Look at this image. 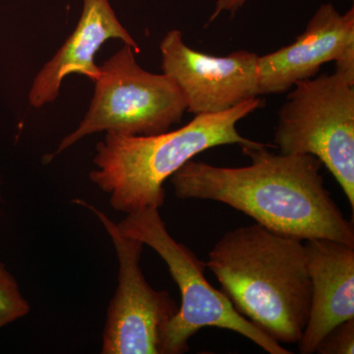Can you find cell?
Segmentation results:
<instances>
[{
    "instance_id": "cell-1",
    "label": "cell",
    "mask_w": 354,
    "mask_h": 354,
    "mask_svg": "<svg viewBox=\"0 0 354 354\" xmlns=\"http://www.w3.org/2000/svg\"><path fill=\"white\" fill-rule=\"evenodd\" d=\"M268 145L241 148L251 165L221 167L190 160L171 177L178 199L228 205L278 234L300 241L330 239L354 246L353 221L325 188L322 162L307 153H274Z\"/></svg>"
},
{
    "instance_id": "cell-2",
    "label": "cell",
    "mask_w": 354,
    "mask_h": 354,
    "mask_svg": "<svg viewBox=\"0 0 354 354\" xmlns=\"http://www.w3.org/2000/svg\"><path fill=\"white\" fill-rule=\"evenodd\" d=\"M206 264L242 316L279 344H298L312 297L302 241L256 223L223 234Z\"/></svg>"
},
{
    "instance_id": "cell-3",
    "label": "cell",
    "mask_w": 354,
    "mask_h": 354,
    "mask_svg": "<svg viewBox=\"0 0 354 354\" xmlns=\"http://www.w3.org/2000/svg\"><path fill=\"white\" fill-rule=\"evenodd\" d=\"M262 106L259 97L223 113L197 114L172 131L151 136L106 132L95 146L90 179L109 196L115 211L130 214L165 204L164 184L186 162L209 149L225 145L259 146L237 131L239 121Z\"/></svg>"
},
{
    "instance_id": "cell-4",
    "label": "cell",
    "mask_w": 354,
    "mask_h": 354,
    "mask_svg": "<svg viewBox=\"0 0 354 354\" xmlns=\"http://www.w3.org/2000/svg\"><path fill=\"white\" fill-rule=\"evenodd\" d=\"M127 215L118 223L120 232L155 250L180 290L181 304L162 332L160 354L187 353L190 337L207 327L232 330L270 354L291 353L242 316L223 291L209 285L205 277L206 262L169 234L158 209H142Z\"/></svg>"
},
{
    "instance_id": "cell-5",
    "label": "cell",
    "mask_w": 354,
    "mask_h": 354,
    "mask_svg": "<svg viewBox=\"0 0 354 354\" xmlns=\"http://www.w3.org/2000/svg\"><path fill=\"white\" fill-rule=\"evenodd\" d=\"M94 83L87 113L78 127L62 139L55 155L94 133L160 134L180 122L187 111V102L177 84L167 74L142 68L134 50L127 44L100 65Z\"/></svg>"
},
{
    "instance_id": "cell-6",
    "label": "cell",
    "mask_w": 354,
    "mask_h": 354,
    "mask_svg": "<svg viewBox=\"0 0 354 354\" xmlns=\"http://www.w3.org/2000/svg\"><path fill=\"white\" fill-rule=\"evenodd\" d=\"M279 111L274 143L279 153L318 158L354 209V86L339 74L293 86Z\"/></svg>"
},
{
    "instance_id": "cell-7",
    "label": "cell",
    "mask_w": 354,
    "mask_h": 354,
    "mask_svg": "<svg viewBox=\"0 0 354 354\" xmlns=\"http://www.w3.org/2000/svg\"><path fill=\"white\" fill-rule=\"evenodd\" d=\"M93 212L106 228L118 260V286L109 302L102 334V354H160L165 326L179 306L167 290L149 285L140 267L144 244L127 236L101 209L81 199L72 201Z\"/></svg>"
},
{
    "instance_id": "cell-8",
    "label": "cell",
    "mask_w": 354,
    "mask_h": 354,
    "mask_svg": "<svg viewBox=\"0 0 354 354\" xmlns=\"http://www.w3.org/2000/svg\"><path fill=\"white\" fill-rule=\"evenodd\" d=\"M162 73L183 91L187 111L223 113L259 97V55L236 50L215 57L191 48L179 30L167 32L160 44Z\"/></svg>"
},
{
    "instance_id": "cell-9",
    "label": "cell",
    "mask_w": 354,
    "mask_h": 354,
    "mask_svg": "<svg viewBox=\"0 0 354 354\" xmlns=\"http://www.w3.org/2000/svg\"><path fill=\"white\" fill-rule=\"evenodd\" d=\"M354 46V8L339 13L324 3L292 44L258 57L261 95L279 94L316 75Z\"/></svg>"
},
{
    "instance_id": "cell-10",
    "label": "cell",
    "mask_w": 354,
    "mask_h": 354,
    "mask_svg": "<svg viewBox=\"0 0 354 354\" xmlns=\"http://www.w3.org/2000/svg\"><path fill=\"white\" fill-rule=\"evenodd\" d=\"M118 39L139 51L137 41L123 27L109 0H83V10L75 30L32 81L29 101L32 108L51 104L59 95L62 81L71 74L94 82L100 75L95 57L102 44Z\"/></svg>"
},
{
    "instance_id": "cell-11",
    "label": "cell",
    "mask_w": 354,
    "mask_h": 354,
    "mask_svg": "<svg viewBox=\"0 0 354 354\" xmlns=\"http://www.w3.org/2000/svg\"><path fill=\"white\" fill-rule=\"evenodd\" d=\"M305 241L311 307L297 344L300 353L312 354L333 328L354 318V246L325 239Z\"/></svg>"
},
{
    "instance_id": "cell-12",
    "label": "cell",
    "mask_w": 354,
    "mask_h": 354,
    "mask_svg": "<svg viewBox=\"0 0 354 354\" xmlns=\"http://www.w3.org/2000/svg\"><path fill=\"white\" fill-rule=\"evenodd\" d=\"M30 309L17 281L0 262V329L27 315Z\"/></svg>"
},
{
    "instance_id": "cell-13",
    "label": "cell",
    "mask_w": 354,
    "mask_h": 354,
    "mask_svg": "<svg viewBox=\"0 0 354 354\" xmlns=\"http://www.w3.org/2000/svg\"><path fill=\"white\" fill-rule=\"evenodd\" d=\"M319 354L354 353V318L339 324L321 339L317 346Z\"/></svg>"
},
{
    "instance_id": "cell-14",
    "label": "cell",
    "mask_w": 354,
    "mask_h": 354,
    "mask_svg": "<svg viewBox=\"0 0 354 354\" xmlns=\"http://www.w3.org/2000/svg\"><path fill=\"white\" fill-rule=\"evenodd\" d=\"M334 62L335 73L339 74L346 82L354 86V46L348 48Z\"/></svg>"
},
{
    "instance_id": "cell-15",
    "label": "cell",
    "mask_w": 354,
    "mask_h": 354,
    "mask_svg": "<svg viewBox=\"0 0 354 354\" xmlns=\"http://www.w3.org/2000/svg\"><path fill=\"white\" fill-rule=\"evenodd\" d=\"M249 1L250 0H216L213 13L209 16V23L218 19L223 13L234 15Z\"/></svg>"
},
{
    "instance_id": "cell-16",
    "label": "cell",
    "mask_w": 354,
    "mask_h": 354,
    "mask_svg": "<svg viewBox=\"0 0 354 354\" xmlns=\"http://www.w3.org/2000/svg\"><path fill=\"white\" fill-rule=\"evenodd\" d=\"M348 1H353V0H348Z\"/></svg>"
}]
</instances>
